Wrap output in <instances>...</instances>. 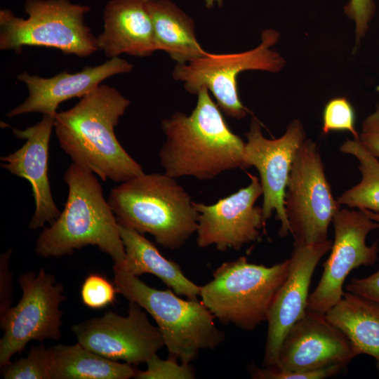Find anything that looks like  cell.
<instances>
[{
    "instance_id": "30bf717a",
    "label": "cell",
    "mask_w": 379,
    "mask_h": 379,
    "mask_svg": "<svg viewBox=\"0 0 379 379\" xmlns=\"http://www.w3.org/2000/svg\"><path fill=\"white\" fill-rule=\"evenodd\" d=\"M18 283L22 296L18 303L1 314L4 335L0 340V366L11 362V358L22 352L31 340H58L61 338L60 303L65 300L64 288L53 274L42 268L21 274Z\"/></svg>"
},
{
    "instance_id": "e0dca14e",
    "label": "cell",
    "mask_w": 379,
    "mask_h": 379,
    "mask_svg": "<svg viewBox=\"0 0 379 379\" xmlns=\"http://www.w3.org/2000/svg\"><path fill=\"white\" fill-rule=\"evenodd\" d=\"M53 116L44 114L39 122L24 130L12 128L14 135L25 144L14 152L1 157V167L29 181L35 211L29 227L36 230L53 223L60 211L53 200L48 177L49 142Z\"/></svg>"
},
{
    "instance_id": "f1b7e54d",
    "label": "cell",
    "mask_w": 379,
    "mask_h": 379,
    "mask_svg": "<svg viewBox=\"0 0 379 379\" xmlns=\"http://www.w3.org/2000/svg\"><path fill=\"white\" fill-rule=\"evenodd\" d=\"M344 368L335 365L327 368L307 372H283L274 368H259L251 366L249 371L251 377L255 379H324L334 376Z\"/></svg>"
},
{
    "instance_id": "5bb4252c",
    "label": "cell",
    "mask_w": 379,
    "mask_h": 379,
    "mask_svg": "<svg viewBox=\"0 0 379 379\" xmlns=\"http://www.w3.org/2000/svg\"><path fill=\"white\" fill-rule=\"evenodd\" d=\"M249 185L207 205L194 201L199 213L197 244L199 248L215 246L220 251L241 249L258 240L266 220L262 207L255 206L262 195L260 180L248 174Z\"/></svg>"
},
{
    "instance_id": "277c9868",
    "label": "cell",
    "mask_w": 379,
    "mask_h": 379,
    "mask_svg": "<svg viewBox=\"0 0 379 379\" xmlns=\"http://www.w3.org/2000/svg\"><path fill=\"white\" fill-rule=\"evenodd\" d=\"M119 225L149 233L166 248L178 249L198 228L190 194L166 173H142L114 187L107 199Z\"/></svg>"
},
{
    "instance_id": "4316f807",
    "label": "cell",
    "mask_w": 379,
    "mask_h": 379,
    "mask_svg": "<svg viewBox=\"0 0 379 379\" xmlns=\"http://www.w3.org/2000/svg\"><path fill=\"white\" fill-rule=\"evenodd\" d=\"M178 360L171 356L169 359L164 360L156 354L146 362L147 369L145 371H136L134 378L138 379L194 378V371L190 364H178Z\"/></svg>"
},
{
    "instance_id": "1f68e13d",
    "label": "cell",
    "mask_w": 379,
    "mask_h": 379,
    "mask_svg": "<svg viewBox=\"0 0 379 379\" xmlns=\"http://www.w3.org/2000/svg\"><path fill=\"white\" fill-rule=\"evenodd\" d=\"M345 290L379 303V270L364 278L352 277Z\"/></svg>"
},
{
    "instance_id": "9a60e30c",
    "label": "cell",
    "mask_w": 379,
    "mask_h": 379,
    "mask_svg": "<svg viewBox=\"0 0 379 379\" xmlns=\"http://www.w3.org/2000/svg\"><path fill=\"white\" fill-rule=\"evenodd\" d=\"M356 356L346 335L325 313L307 310L289 328L274 367L283 372H307L347 366Z\"/></svg>"
},
{
    "instance_id": "ffe728a7",
    "label": "cell",
    "mask_w": 379,
    "mask_h": 379,
    "mask_svg": "<svg viewBox=\"0 0 379 379\" xmlns=\"http://www.w3.org/2000/svg\"><path fill=\"white\" fill-rule=\"evenodd\" d=\"M119 230L125 248V257L120 265L127 272L136 277L153 274L175 293L198 300L201 286L190 280L178 263L164 257L142 234L120 225Z\"/></svg>"
},
{
    "instance_id": "2e32d148",
    "label": "cell",
    "mask_w": 379,
    "mask_h": 379,
    "mask_svg": "<svg viewBox=\"0 0 379 379\" xmlns=\"http://www.w3.org/2000/svg\"><path fill=\"white\" fill-rule=\"evenodd\" d=\"M329 239L307 246H294L286 280L268 312L262 367H274L282 340L307 310L309 288L317 265L331 248Z\"/></svg>"
},
{
    "instance_id": "9c48e42d",
    "label": "cell",
    "mask_w": 379,
    "mask_h": 379,
    "mask_svg": "<svg viewBox=\"0 0 379 379\" xmlns=\"http://www.w3.org/2000/svg\"><path fill=\"white\" fill-rule=\"evenodd\" d=\"M340 206L333 196L317 143L306 139L295 155L284 197L294 246L328 240L329 225Z\"/></svg>"
},
{
    "instance_id": "4fadbf2b",
    "label": "cell",
    "mask_w": 379,
    "mask_h": 379,
    "mask_svg": "<svg viewBox=\"0 0 379 379\" xmlns=\"http://www.w3.org/2000/svg\"><path fill=\"white\" fill-rule=\"evenodd\" d=\"M245 135V168L254 166L259 173L264 218L267 221L275 212L281 223L278 234L286 237L290 228L285 213L284 197L295 155L306 140L304 126L299 119H294L282 136L271 140L263 135L260 121L253 117Z\"/></svg>"
},
{
    "instance_id": "8fae6325",
    "label": "cell",
    "mask_w": 379,
    "mask_h": 379,
    "mask_svg": "<svg viewBox=\"0 0 379 379\" xmlns=\"http://www.w3.org/2000/svg\"><path fill=\"white\" fill-rule=\"evenodd\" d=\"M334 240L324 263L321 277L308 297L307 310L326 313L343 298L350 272L373 265L378 258V241L366 244L368 234L378 229L376 222L361 209L340 208L333 218Z\"/></svg>"
},
{
    "instance_id": "ba28073f",
    "label": "cell",
    "mask_w": 379,
    "mask_h": 379,
    "mask_svg": "<svg viewBox=\"0 0 379 379\" xmlns=\"http://www.w3.org/2000/svg\"><path fill=\"white\" fill-rule=\"evenodd\" d=\"M280 38L278 31L265 29L260 43L244 52L227 54L206 53L185 64H176L173 79L181 82L191 94H197L205 87L213 95L220 110L227 117L241 119L249 110L241 102L238 91L237 77L244 71L280 72L285 59L271 48Z\"/></svg>"
},
{
    "instance_id": "d590c367",
    "label": "cell",
    "mask_w": 379,
    "mask_h": 379,
    "mask_svg": "<svg viewBox=\"0 0 379 379\" xmlns=\"http://www.w3.org/2000/svg\"><path fill=\"white\" fill-rule=\"evenodd\" d=\"M376 90L379 92V84H378V85L377 87H376Z\"/></svg>"
},
{
    "instance_id": "7a4b0ae2",
    "label": "cell",
    "mask_w": 379,
    "mask_h": 379,
    "mask_svg": "<svg viewBox=\"0 0 379 379\" xmlns=\"http://www.w3.org/2000/svg\"><path fill=\"white\" fill-rule=\"evenodd\" d=\"M197 95L190 114L178 112L161 121L166 138L159 156L164 173L175 179L205 180L227 171L246 169V142L231 131L206 88Z\"/></svg>"
},
{
    "instance_id": "d4e9b609",
    "label": "cell",
    "mask_w": 379,
    "mask_h": 379,
    "mask_svg": "<svg viewBox=\"0 0 379 379\" xmlns=\"http://www.w3.org/2000/svg\"><path fill=\"white\" fill-rule=\"evenodd\" d=\"M6 379H51L49 348L43 344L32 347L27 356L3 366Z\"/></svg>"
},
{
    "instance_id": "836d02e7",
    "label": "cell",
    "mask_w": 379,
    "mask_h": 379,
    "mask_svg": "<svg viewBox=\"0 0 379 379\" xmlns=\"http://www.w3.org/2000/svg\"><path fill=\"white\" fill-rule=\"evenodd\" d=\"M362 210L366 213V214L371 219H372L373 220H374L375 222H377V224L378 225V230H379V213L371 211H368V210H365V209H362Z\"/></svg>"
},
{
    "instance_id": "603a6c76",
    "label": "cell",
    "mask_w": 379,
    "mask_h": 379,
    "mask_svg": "<svg viewBox=\"0 0 379 379\" xmlns=\"http://www.w3.org/2000/svg\"><path fill=\"white\" fill-rule=\"evenodd\" d=\"M51 379H128L136 373L133 366L103 357L79 343L49 348Z\"/></svg>"
},
{
    "instance_id": "d6986e66",
    "label": "cell",
    "mask_w": 379,
    "mask_h": 379,
    "mask_svg": "<svg viewBox=\"0 0 379 379\" xmlns=\"http://www.w3.org/2000/svg\"><path fill=\"white\" fill-rule=\"evenodd\" d=\"M147 0H109L103 9L99 51L109 58L125 53L147 57L157 51Z\"/></svg>"
},
{
    "instance_id": "7c38bea8",
    "label": "cell",
    "mask_w": 379,
    "mask_h": 379,
    "mask_svg": "<svg viewBox=\"0 0 379 379\" xmlns=\"http://www.w3.org/2000/svg\"><path fill=\"white\" fill-rule=\"evenodd\" d=\"M129 301L123 317L112 311L74 325L71 330L83 347L107 359L130 365L146 363L164 346L161 332L146 312Z\"/></svg>"
},
{
    "instance_id": "83f0119b",
    "label": "cell",
    "mask_w": 379,
    "mask_h": 379,
    "mask_svg": "<svg viewBox=\"0 0 379 379\" xmlns=\"http://www.w3.org/2000/svg\"><path fill=\"white\" fill-rule=\"evenodd\" d=\"M117 291L105 277L92 273L84 279L81 288L82 302L88 307L99 310L112 304Z\"/></svg>"
},
{
    "instance_id": "44dd1931",
    "label": "cell",
    "mask_w": 379,
    "mask_h": 379,
    "mask_svg": "<svg viewBox=\"0 0 379 379\" xmlns=\"http://www.w3.org/2000/svg\"><path fill=\"white\" fill-rule=\"evenodd\" d=\"M157 51L176 64H185L207 52L199 43L194 20L170 0H147Z\"/></svg>"
},
{
    "instance_id": "3957f363",
    "label": "cell",
    "mask_w": 379,
    "mask_h": 379,
    "mask_svg": "<svg viewBox=\"0 0 379 379\" xmlns=\"http://www.w3.org/2000/svg\"><path fill=\"white\" fill-rule=\"evenodd\" d=\"M63 179L68 187L66 203L58 218L39 236L36 253L59 257L92 245L109 255L114 264H121L125 248L119 225L96 175L72 163Z\"/></svg>"
},
{
    "instance_id": "52a82bcc",
    "label": "cell",
    "mask_w": 379,
    "mask_h": 379,
    "mask_svg": "<svg viewBox=\"0 0 379 379\" xmlns=\"http://www.w3.org/2000/svg\"><path fill=\"white\" fill-rule=\"evenodd\" d=\"M91 8L70 0H25L27 18L0 10V49L21 53L25 46L56 48L88 57L98 50L97 37L85 22Z\"/></svg>"
},
{
    "instance_id": "484cf974",
    "label": "cell",
    "mask_w": 379,
    "mask_h": 379,
    "mask_svg": "<svg viewBox=\"0 0 379 379\" xmlns=\"http://www.w3.org/2000/svg\"><path fill=\"white\" fill-rule=\"evenodd\" d=\"M322 119L324 134L331 131H346L353 135L354 140H359V133L355 127L354 109L346 98L331 99L324 107Z\"/></svg>"
},
{
    "instance_id": "e575fe53",
    "label": "cell",
    "mask_w": 379,
    "mask_h": 379,
    "mask_svg": "<svg viewBox=\"0 0 379 379\" xmlns=\"http://www.w3.org/2000/svg\"><path fill=\"white\" fill-rule=\"evenodd\" d=\"M223 0H205V5L207 8H212L215 4L221 7Z\"/></svg>"
},
{
    "instance_id": "5b68a950",
    "label": "cell",
    "mask_w": 379,
    "mask_h": 379,
    "mask_svg": "<svg viewBox=\"0 0 379 379\" xmlns=\"http://www.w3.org/2000/svg\"><path fill=\"white\" fill-rule=\"evenodd\" d=\"M113 272L117 293L152 317L170 356L180 363L190 364L201 350H213L223 342L224 333L201 301L185 300L169 289L152 288L120 264L114 265Z\"/></svg>"
},
{
    "instance_id": "ac0fdd59",
    "label": "cell",
    "mask_w": 379,
    "mask_h": 379,
    "mask_svg": "<svg viewBox=\"0 0 379 379\" xmlns=\"http://www.w3.org/2000/svg\"><path fill=\"white\" fill-rule=\"evenodd\" d=\"M133 68L132 64L116 57L96 66H86L77 73L63 71L50 78L23 72L18 76V79L25 84L29 95L6 116L13 117L38 112L55 117L61 102L75 97L81 98L95 90L106 79L130 72Z\"/></svg>"
},
{
    "instance_id": "d6a6232c",
    "label": "cell",
    "mask_w": 379,
    "mask_h": 379,
    "mask_svg": "<svg viewBox=\"0 0 379 379\" xmlns=\"http://www.w3.org/2000/svg\"><path fill=\"white\" fill-rule=\"evenodd\" d=\"M11 251L4 253L1 257V314L11 307V274L8 269V260Z\"/></svg>"
},
{
    "instance_id": "8992f818",
    "label": "cell",
    "mask_w": 379,
    "mask_h": 379,
    "mask_svg": "<svg viewBox=\"0 0 379 379\" xmlns=\"http://www.w3.org/2000/svg\"><path fill=\"white\" fill-rule=\"evenodd\" d=\"M290 259L270 267L248 262L246 257L222 263L201 286L202 303L221 323L246 331L267 321L270 305L286 280Z\"/></svg>"
},
{
    "instance_id": "cb8c5ba5",
    "label": "cell",
    "mask_w": 379,
    "mask_h": 379,
    "mask_svg": "<svg viewBox=\"0 0 379 379\" xmlns=\"http://www.w3.org/2000/svg\"><path fill=\"white\" fill-rule=\"evenodd\" d=\"M340 151L357 158L361 180L338 197V201L351 208L379 213V160L364 148L359 140H346Z\"/></svg>"
},
{
    "instance_id": "f546056e",
    "label": "cell",
    "mask_w": 379,
    "mask_h": 379,
    "mask_svg": "<svg viewBox=\"0 0 379 379\" xmlns=\"http://www.w3.org/2000/svg\"><path fill=\"white\" fill-rule=\"evenodd\" d=\"M344 12L355 25L356 44L366 34L375 13L374 0H349Z\"/></svg>"
},
{
    "instance_id": "4dcf8cb0",
    "label": "cell",
    "mask_w": 379,
    "mask_h": 379,
    "mask_svg": "<svg viewBox=\"0 0 379 379\" xmlns=\"http://www.w3.org/2000/svg\"><path fill=\"white\" fill-rule=\"evenodd\" d=\"M359 141L369 153L379 160V105L364 120Z\"/></svg>"
},
{
    "instance_id": "7402d4cb",
    "label": "cell",
    "mask_w": 379,
    "mask_h": 379,
    "mask_svg": "<svg viewBox=\"0 0 379 379\" xmlns=\"http://www.w3.org/2000/svg\"><path fill=\"white\" fill-rule=\"evenodd\" d=\"M326 315L348 338L356 356L372 357L379 372V303L346 291Z\"/></svg>"
},
{
    "instance_id": "6da1fadb",
    "label": "cell",
    "mask_w": 379,
    "mask_h": 379,
    "mask_svg": "<svg viewBox=\"0 0 379 379\" xmlns=\"http://www.w3.org/2000/svg\"><path fill=\"white\" fill-rule=\"evenodd\" d=\"M129 105L115 88L100 84L74 107L55 114L53 128L60 147L73 163L102 180L123 182L143 173L114 132Z\"/></svg>"
}]
</instances>
